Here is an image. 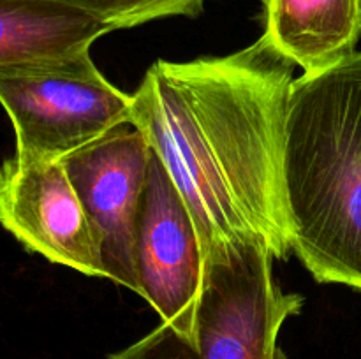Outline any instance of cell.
<instances>
[{
    "label": "cell",
    "instance_id": "cell-1",
    "mask_svg": "<svg viewBox=\"0 0 361 359\" xmlns=\"http://www.w3.org/2000/svg\"><path fill=\"white\" fill-rule=\"evenodd\" d=\"M295 63L264 35L226 56L157 60L133 94V125L182 194L203 267L245 245L291 250L284 185Z\"/></svg>",
    "mask_w": 361,
    "mask_h": 359
},
{
    "label": "cell",
    "instance_id": "cell-2",
    "mask_svg": "<svg viewBox=\"0 0 361 359\" xmlns=\"http://www.w3.org/2000/svg\"><path fill=\"white\" fill-rule=\"evenodd\" d=\"M284 185L293 253L319 284L361 291V51L293 81Z\"/></svg>",
    "mask_w": 361,
    "mask_h": 359
},
{
    "label": "cell",
    "instance_id": "cell-3",
    "mask_svg": "<svg viewBox=\"0 0 361 359\" xmlns=\"http://www.w3.org/2000/svg\"><path fill=\"white\" fill-rule=\"evenodd\" d=\"M274 260L264 245L219 257L204 270L192 344L161 324L108 359H286L279 334L303 298L279 287Z\"/></svg>",
    "mask_w": 361,
    "mask_h": 359
},
{
    "label": "cell",
    "instance_id": "cell-4",
    "mask_svg": "<svg viewBox=\"0 0 361 359\" xmlns=\"http://www.w3.org/2000/svg\"><path fill=\"white\" fill-rule=\"evenodd\" d=\"M0 101L21 162H56L133 123V95L118 90L88 55L0 69Z\"/></svg>",
    "mask_w": 361,
    "mask_h": 359
},
{
    "label": "cell",
    "instance_id": "cell-5",
    "mask_svg": "<svg viewBox=\"0 0 361 359\" xmlns=\"http://www.w3.org/2000/svg\"><path fill=\"white\" fill-rule=\"evenodd\" d=\"M0 220L28 250L88 277L108 278L104 234L85 208L63 160L4 162Z\"/></svg>",
    "mask_w": 361,
    "mask_h": 359
},
{
    "label": "cell",
    "instance_id": "cell-6",
    "mask_svg": "<svg viewBox=\"0 0 361 359\" xmlns=\"http://www.w3.org/2000/svg\"><path fill=\"white\" fill-rule=\"evenodd\" d=\"M141 298L187 344L194 341L203 291V252L190 211L154 150L136 231Z\"/></svg>",
    "mask_w": 361,
    "mask_h": 359
},
{
    "label": "cell",
    "instance_id": "cell-7",
    "mask_svg": "<svg viewBox=\"0 0 361 359\" xmlns=\"http://www.w3.org/2000/svg\"><path fill=\"white\" fill-rule=\"evenodd\" d=\"M152 146L133 125L63 158L85 208L104 234L109 280L141 296L136 231Z\"/></svg>",
    "mask_w": 361,
    "mask_h": 359
},
{
    "label": "cell",
    "instance_id": "cell-8",
    "mask_svg": "<svg viewBox=\"0 0 361 359\" xmlns=\"http://www.w3.org/2000/svg\"><path fill=\"white\" fill-rule=\"evenodd\" d=\"M264 37L317 76L356 51L361 39V0H267Z\"/></svg>",
    "mask_w": 361,
    "mask_h": 359
},
{
    "label": "cell",
    "instance_id": "cell-9",
    "mask_svg": "<svg viewBox=\"0 0 361 359\" xmlns=\"http://www.w3.org/2000/svg\"><path fill=\"white\" fill-rule=\"evenodd\" d=\"M104 21L49 0H0V69L67 62L90 53Z\"/></svg>",
    "mask_w": 361,
    "mask_h": 359
},
{
    "label": "cell",
    "instance_id": "cell-10",
    "mask_svg": "<svg viewBox=\"0 0 361 359\" xmlns=\"http://www.w3.org/2000/svg\"><path fill=\"white\" fill-rule=\"evenodd\" d=\"M92 14L115 30L134 28L164 18H197L204 0H49Z\"/></svg>",
    "mask_w": 361,
    "mask_h": 359
}]
</instances>
